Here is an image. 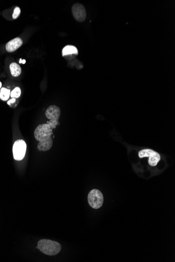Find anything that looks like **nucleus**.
Returning a JSON list of instances; mask_svg holds the SVG:
<instances>
[{"mask_svg":"<svg viewBox=\"0 0 175 262\" xmlns=\"http://www.w3.org/2000/svg\"><path fill=\"white\" fill-rule=\"evenodd\" d=\"M37 248L47 255L54 256L61 252V246L58 242L47 239H42L39 241Z\"/></svg>","mask_w":175,"mask_h":262,"instance_id":"obj_1","label":"nucleus"},{"mask_svg":"<svg viewBox=\"0 0 175 262\" xmlns=\"http://www.w3.org/2000/svg\"><path fill=\"white\" fill-rule=\"evenodd\" d=\"M52 128L48 123L39 125L34 131L35 138L39 142L52 138Z\"/></svg>","mask_w":175,"mask_h":262,"instance_id":"obj_2","label":"nucleus"},{"mask_svg":"<svg viewBox=\"0 0 175 262\" xmlns=\"http://www.w3.org/2000/svg\"><path fill=\"white\" fill-rule=\"evenodd\" d=\"M46 116L49 119L47 122L53 129L56 128L58 125L59 118L61 116V109L58 106L56 105H51L49 106L46 111Z\"/></svg>","mask_w":175,"mask_h":262,"instance_id":"obj_3","label":"nucleus"},{"mask_svg":"<svg viewBox=\"0 0 175 262\" xmlns=\"http://www.w3.org/2000/svg\"><path fill=\"white\" fill-rule=\"evenodd\" d=\"M88 200L89 205L92 208L97 209L102 206L104 198L101 191L97 189H93L89 193Z\"/></svg>","mask_w":175,"mask_h":262,"instance_id":"obj_4","label":"nucleus"},{"mask_svg":"<svg viewBox=\"0 0 175 262\" xmlns=\"http://www.w3.org/2000/svg\"><path fill=\"white\" fill-rule=\"evenodd\" d=\"M139 156L140 158L149 157L148 164L152 166L157 165L161 160V156L158 152L149 149H143L139 151Z\"/></svg>","mask_w":175,"mask_h":262,"instance_id":"obj_5","label":"nucleus"},{"mask_svg":"<svg viewBox=\"0 0 175 262\" xmlns=\"http://www.w3.org/2000/svg\"><path fill=\"white\" fill-rule=\"evenodd\" d=\"M26 151V144L23 140H18L14 142L13 146L14 159L16 161H21L24 158Z\"/></svg>","mask_w":175,"mask_h":262,"instance_id":"obj_6","label":"nucleus"},{"mask_svg":"<svg viewBox=\"0 0 175 262\" xmlns=\"http://www.w3.org/2000/svg\"><path fill=\"white\" fill-rule=\"evenodd\" d=\"M71 12L75 20L78 22H83L86 18L87 12L85 6L80 3H75L71 8Z\"/></svg>","mask_w":175,"mask_h":262,"instance_id":"obj_7","label":"nucleus"},{"mask_svg":"<svg viewBox=\"0 0 175 262\" xmlns=\"http://www.w3.org/2000/svg\"><path fill=\"white\" fill-rule=\"evenodd\" d=\"M22 44V39L19 37H16L6 44V51L8 52H13L20 48Z\"/></svg>","mask_w":175,"mask_h":262,"instance_id":"obj_8","label":"nucleus"},{"mask_svg":"<svg viewBox=\"0 0 175 262\" xmlns=\"http://www.w3.org/2000/svg\"><path fill=\"white\" fill-rule=\"evenodd\" d=\"M53 141L52 138H49L46 140L39 142L37 145V148L40 151H46L50 150L52 147Z\"/></svg>","mask_w":175,"mask_h":262,"instance_id":"obj_9","label":"nucleus"},{"mask_svg":"<svg viewBox=\"0 0 175 262\" xmlns=\"http://www.w3.org/2000/svg\"><path fill=\"white\" fill-rule=\"evenodd\" d=\"M78 54V51L77 48L75 46L73 45H67L63 48L62 50V55L63 56L65 57L71 54Z\"/></svg>","mask_w":175,"mask_h":262,"instance_id":"obj_10","label":"nucleus"},{"mask_svg":"<svg viewBox=\"0 0 175 262\" xmlns=\"http://www.w3.org/2000/svg\"><path fill=\"white\" fill-rule=\"evenodd\" d=\"M11 73L14 77L19 76L22 72V69L20 66L15 62L12 63L10 66Z\"/></svg>","mask_w":175,"mask_h":262,"instance_id":"obj_11","label":"nucleus"},{"mask_svg":"<svg viewBox=\"0 0 175 262\" xmlns=\"http://www.w3.org/2000/svg\"><path fill=\"white\" fill-rule=\"evenodd\" d=\"M10 95L11 91L9 89L3 88L0 91V98L2 100L5 101L8 100Z\"/></svg>","mask_w":175,"mask_h":262,"instance_id":"obj_12","label":"nucleus"},{"mask_svg":"<svg viewBox=\"0 0 175 262\" xmlns=\"http://www.w3.org/2000/svg\"><path fill=\"white\" fill-rule=\"evenodd\" d=\"M21 94V90L19 87H16L11 92L10 96L12 98H18Z\"/></svg>","mask_w":175,"mask_h":262,"instance_id":"obj_13","label":"nucleus"},{"mask_svg":"<svg viewBox=\"0 0 175 262\" xmlns=\"http://www.w3.org/2000/svg\"><path fill=\"white\" fill-rule=\"evenodd\" d=\"M20 9L19 7H16L14 9V12L13 14L12 17L13 19H16L20 16Z\"/></svg>","mask_w":175,"mask_h":262,"instance_id":"obj_14","label":"nucleus"},{"mask_svg":"<svg viewBox=\"0 0 175 262\" xmlns=\"http://www.w3.org/2000/svg\"><path fill=\"white\" fill-rule=\"evenodd\" d=\"M15 100H16L15 98H12V99H11L10 100H8V105H11V103H14L15 102Z\"/></svg>","mask_w":175,"mask_h":262,"instance_id":"obj_15","label":"nucleus"},{"mask_svg":"<svg viewBox=\"0 0 175 262\" xmlns=\"http://www.w3.org/2000/svg\"><path fill=\"white\" fill-rule=\"evenodd\" d=\"M25 63H26V60H22V63H23V64H25Z\"/></svg>","mask_w":175,"mask_h":262,"instance_id":"obj_16","label":"nucleus"},{"mask_svg":"<svg viewBox=\"0 0 175 262\" xmlns=\"http://www.w3.org/2000/svg\"><path fill=\"white\" fill-rule=\"evenodd\" d=\"M1 87H2V83L0 82V88H1Z\"/></svg>","mask_w":175,"mask_h":262,"instance_id":"obj_17","label":"nucleus"},{"mask_svg":"<svg viewBox=\"0 0 175 262\" xmlns=\"http://www.w3.org/2000/svg\"><path fill=\"white\" fill-rule=\"evenodd\" d=\"M22 60L21 59H20V61H19V62H20V63H22Z\"/></svg>","mask_w":175,"mask_h":262,"instance_id":"obj_18","label":"nucleus"}]
</instances>
